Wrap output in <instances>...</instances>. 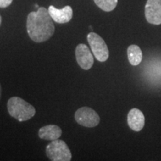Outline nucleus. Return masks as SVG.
I'll list each match as a JSON object with an SVG mask.
<instances>
[{
    "label": "nucleus",
    "instance_id": "4",
    "mask_svg": "<svg viewBox=\"0 0 161 161\" xmlns=\"http://www.w3.org/2000/svg\"><path fill=\"white\" fill-rule=\"evenodd\" d=\"M87 41L93 53L94 57L99 62H104L109 57V50L104 40L94 32H90L87 35Z\"/></svg>",
    "mask_w": 161,
    "mask_h": 161
},
{
    "label": "nucleus",
    "instance_id": "3",
    "mask_svg": "<svg viewBox=\"0 0 161 161\" xmlns=\"http://www.w3.org/2000/svg\"><path fill=\"white\" fill-rule=\"evenodd\" d=\"M46 155L52 161H70L72 154L64 140H52L46 148Z\"/></svg>",
    "mask_w": 161,
    "mask_h": 161
},
{
    "label": "nucleus",
    "instance_id": "5",
    "mask_svg": "<svg viewBox=\"0 0 161 161\" xmlns=\"http://www.w3.org/2000/svg\"><path fill=\"white\" fill-rule=\"evenodd\" d=\"M75 121L80 125L86 128L97 126L100 122V117L95 110L88 107H83L76 110Z\"/></svg>",
    "mask_w": 161,
    "mask_h": 161
},
{
    "label": "nucleus",
    "instance_id": "8",
    "mask_svg": "<svg viewBox=\"0 0 161 161\" xmlns=\"http://www.w3.org/2000/svg\"><path fill=\"white\" fill-rule=\"evenodd\" d=\"M49 12L53 21L58 23H66L71 20L73 11L72 8L67 5L63 8L62 9H58L54 7L53 5H50L49 8Z\"/></svg>",
    "mask_w": 161,
    "mask_h": 161
},
{
    "label": "nucleus",
    "instance_id": "7",
    "mask_svg": "<svg viewBox=\"0 0 161 161\" xmlns=\"http://www.w3.org/2000/svg\"><path fill=\"white\" fill-rule=\"evenodd\" d=\"M75 57L81 69L89 70L93 65L94 59L92 52L85 44H78L75 49Z\"/></svg>",
    "mask_w": 161,
    "mask_h": 161
},
{
    "label": "nucleus",
    "instance_id": "13",
    "mask_svg": "<svg viewBox=\"0 0 161 161\" xmlns=\"http://www.w3.org/2000/svg\"><path fill=\"white\" fill-rule=\"evenodd\" d=\"M12 2L13 0H0V8H5L8 7L12 3Z\"/></svg>",
    "mask_w": 161,
    "mask_h": 161
},
{
    "label": "nucleus",
    "instance_id": "2",
    "mask_svg": "<svg viewBox=\"0 0 161 161\" xmlns=\"http://www.w3.org/2000/svg\"><path fill=\"white\" fill-rule=\"evenodd\" d=\"M7 106L10 116L19 122L29 120L35 115V108L23 98L17 96L10 98Z\"/></svg>",
    "mask_w": 161,
    "mask_h": 161
},
{
    "label": "nucleus",
    "instance_id": "1",
    "mask_svg": "<svg viewBox=\"0 0 161 161\" xmlns=\"http://www.w3.org/2000/svg\"><path fill=\"white\" fill-rule=\"evenodd\" d=\"M28 35L36 43H42L52 37L55 32L53 19L49 10L40 7L37 11L31 12L26 22Z\"/></svg>",
    "mask_w": 161,
    "mask_h": 161
},
{
    "label": "nucleus",
    "instance_id": "6",
    "mask_svg": "<svg viewBox=\"0 0 161 161\" xmlns=\"http://www.w3.org/2000/svg\"><path fill=\"white\" fill-rule=\"evenodd\" d=\"M145 16L148 23L153 25L161 24V0H147Z\"/></svg>",
    "mask_w": 161,
    "mask_h": 161
},
{
    "label": "nucleus",
    "instance_id": "15",
    "mask_svg": "<svg viewBox=\"0 0 161 161\" xmlns=\"http://www.w3.org/2000/svg\"><path fill=\"white\" fill-rule=\"evenodd\" d=\"M1 23H2V17L1 15H0V25H1Z\"/></svg>",
    "mask_w": 161,
    "mask_h": 161
},
{
    "label": "nucleus",
    "instance_id": "10",
    "mask_svg": "<svg viewBox=\"0 0 161 161\" xmlns=\"http://www.w3.org/2000/svg\"><path fill=\"white\" fill-rule=\"evenodd\" d=\"M62 134V130L59 126L55 125H48L40 128L38 135L42 140H55L60 138Z\"/></svg>",
    "mask_w": 161,
    "mask_h": 161
},
{
    "label": "nucleus",
    "instance_id": "12",
    "mask_svg": "<svg viewBox=\"0 0 161 161\" xmlns=\"http://www.w3.org/2000/svg\"><path fill=\"white\" fill-rule=\"evenodd\" d=\"M96 5L104 11L109 12L115 9L118 0H94Z\"/></svg>",
    "mask_w": 161,
    "mask_h": 161
},
{
    "label": "nucleus",
    "instance_id": "11",
    "mask_svg": "<svg viewBox=\"0 0 161 161\" xmlns=\"http://www.w3.org/2000/svg\"><path fill=\"white\" fill-rule=\"evenodd\" d=\"M128 58L132 66H137L142 60V52L141 49L136 45H130L127 50Z\"/></svg>",
    "mask_w": 161,
    "mask_h": 161
},
{
    "label": "nucleus",
    "instance_id": "9",
    "mask_svg": "<svg viewBox=\"0 0 161 161\" xmlns=\"http://www.w3.org/2000/svg\"><path fill=\"white\" fill-rule=\"evenodd\" d=\"M128 124L134 131H140L145 125V116L137 108H133L128 114Z\"/></svg>",
    "mask_w": 161,
    "mask_h": 161
},
{
    "label": "nucleus",
    "instance_id": "14",
    "mask_svg": "<svg viewBox=\"0 0 161 161\" xmlns=\"http://www.w3.org/2000/svg\"><path fill=\"white\" fill-rule=\"evenodd\" d=\"M1 95H2V87H1V84H0V98H1Z\"/></svg>",
    "mask_w": 161,
    "mask_h": 161
}]
</instances>
